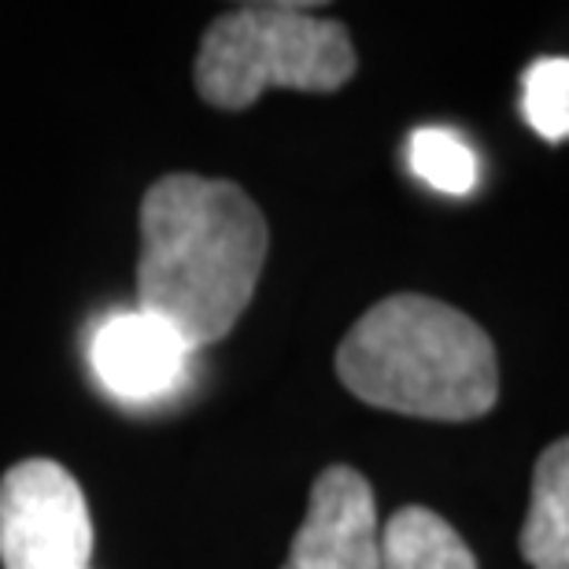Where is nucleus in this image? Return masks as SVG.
Wrapping results in <instances>:
<instances>
[{"instance_id":"f257e3e1","label":"nucleus","mask_w":569,"mask_h":569,"mask_svg":"<svg viewBox=\"0 0 569 569\" xmlns=\"http://www.w3.org/2000/svg\"><path fill=\"white\" fill-rule=\"evenodd\" d=\"M267 248V219L241 186L200 174L159 178L141 200V311L189 348L214 345L252 303Z\"/></svg>"},{"instance_id":"f03ea898","label":"nucleus","mask_w":569,"mask_h":569,"mask_svg":"<svg viewBox=\"0 0 569 569\" xmlns=\"http://www.w3.org/2000/svg\"><path fill=\"white\" fill-rule=\"evenodd\" d=\"M337 378L362 403L429 422H473L499 400V359L485 329L418 292L373 303L348 329Z\"/></svg>"},{"instance_id":"7ed1b4c3","label":"nucleus","mask_w":569,"mask_h":569,"mask_svg":"<svg viewBox=\"0 0 569 569\" xmlns=\"http://www.w3.org/2000/svg\"><path fill=\"white\" fill-rule=\"evenodd\" d=\"M356 74L345 22L300 4H244L219 16L200 41L192 82L211 108L244 111L267 89L333 93Z\"/></svg>"},{"instance_id":"20e7f679","label":"nucleus","mask_w":569,"mask_h":569,"mask_svg":"<svg viewBox=\"0 0 569 569\" xmlns=\"http://www.w3.org/2000/svg\"><path fill=\"white\" fill-rule=\"evenodd\" d=\"M93 521L82 488L60 462L22 459L0 477L4 569H89Z\"/></svg>"},{"instance_id":"39448f33","label":"nucleus","mask_w":569,"mask_h":569,"mask_svg":"<svg viewBox=\"0 0 569 569\" xmlns=\"http://www.w3.org/2000/svg\"><path fill=\"white\" fill-rule=\"evenodd\" d=\"M281 569H381V521L370 481L351 466H326Z\"/></svg>"},{"instance_id":"423d86ee","label":"nucleus","mask_w":569,"mask_h":569,"mask_svg":"<svg viewBox=\"0 0 569 569\" xmlns=\"http://www.w3.org/2000/svg\"><path fill=\"white\" fill-rule=\"evenodd\" d=\"M189 345L148 311L111 315L97 329L89 359L108 392L122 400H152L178 385Z\"/></svg>"},{"instance_id":"0eeeda50","label":"nucleus","mask_w":569,"mask_h":569,"mask_svg":"<svg viewBox=\"0 0 569 569\" xmlns=\"http://www.w3.org/2000/svg\"><path fill=\"white\" fill-rule=\"evenodd\" d=\"M518 548L532 569H569V437L537 459Z\"/></svg>"},{"instance_id":"6e6552de","label":"nucleus","mask_w":569,"mask_h":569,"mask_svg":"<svg viewBox=\"0 0 569 569\" xmlns=\"http://www.w3.org/2000/svg\"><path fill=\"white\" fill-rule=\"evenodd\" d=\"M381 569H477V559L448 518L403 507L381 529Z\"/></svg>"},{"instance_id":"1a4fd4ad","label":"nucleus","mask_w":569,"mask_h":569,"mask_svg":"<svg viewBox=\"0 0 569 569\" xmlns=\"http://www.w3.org/2000/svg\"><path fill=\"white\" fill-rule=\"evenodd\" d=\"M407 163H411V174L418 181H426L437 192H448V197H466L481 181L477 152L451 130H415L407 141Z\"/></svg>"},{"instance_id":"9d476101","label":"nucleus","mask_w":569,"mask_h":569,"mask_svg":"<svg viewBox=\"0 0 569 569\" xmlns=\"http://www.w3.org/2000/svg\"><path fill=\"white\" fill-rule=\"evenodd\" d=\"M521 111L543 141H569V60L543 56L521 78Z\"/></svg>"}]
</instances>
